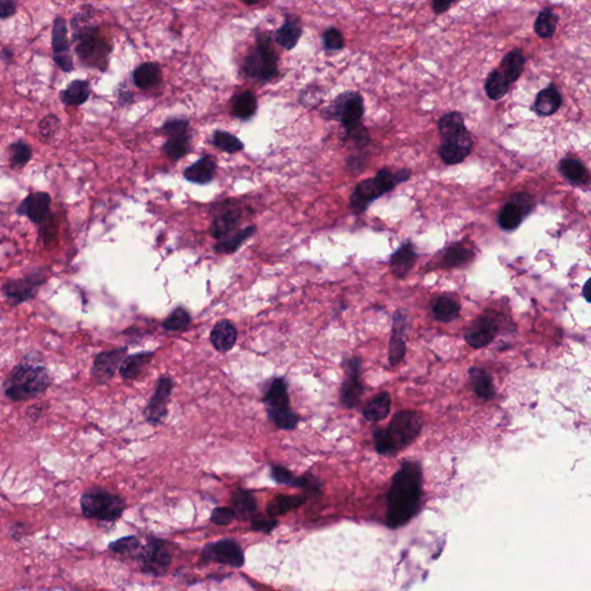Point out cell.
<instances>
[{"mask_svg":"<svg viewBox=\"0 0 591 591\" xmlns=\"http://www.w3.org/2000/svg\"><path fill=\"white\" fill-rule=\"evenodd\" d=\"M405 328V317H402V312H396L393 337L389 344V362L392 366L399 365L405 358L407 346L405 340L402 339Z\"/></svg>","mask_w":591,"mask_h":591,"instance_id":"83f0119b","label":"cell"},{"mask_svg":"<svg viewBox=\"0 0 591 591\" xmlns=\"http://www.w3.org/2000/svg\"><path fill=\"white\" fill-rule=\"evenodd\" d=\"M439 131H440L441 137H444V140L453 139L468 132L462 114L451 111L442 116L439 121Z\"/></svg>","mask_w":591,"mask_h":591,"instance_id":"74e56055","label":"cell"},{"mask_svg":"<svg viewBox=\"0 0 591 591\" xmlns=\"http://www.w3.org/2000/svg\"><path fill=\"white\" fill-rule=\"evenodd\" d=\"M90 83L87 80L76 79L69 82L65 89L59 92V98L62 104L67 107H80L85 104L90 97Z\"/></svg>","mask_w":591,"mask_h":591,"instance_id":"d4e9b609","label":"cell"},{"mask_svg":"<svg viewBox=\"0 0 591 591\" xmlns=\"http://www.w3.org/2000/svg\"><path fill=\"white\" fill-rule=\"evenodd\" d=\"M324 116L328 119L340 121L346 132L353 131L360 126L364 116V98L358 92H344L337 96L328 108L325 109Z\"/></svg>","mask_w":591,"mask_h":591,"instance_id":"ba28073f","label":"cell"},{"mask_svg":"<svg viewBox=\"0 0 591 591\" xmlns=\"http://www.w3.org/2000/svg\"><path fill=\"white\" fill-rule=\"evenodd\" d=\"M134 85L142 90H151L156 86L160 85L162 80V72L160 66L156 62H144L134 69L133 74Z\"/></svg>","mask_w":591,"mask_h":591,"instance_id":"4316f807","label":"cell"},{"mask_svg":"<svg viewBox=\"0 0 591 591\" xmlns=\"http://www.w3.org/2000/svg\"><path fill=\"white\" fill-rule=\"evenodd\" d=\"M0 59L3 60L5 64L7 65H10L13 62L14 59V53L13 50L11 49V48H3L1 51H0Z\"/></svg>","mask_w":591,"mask_h":591,"instance_id":"6125c7cd","label":"cell"},{"mask_svg":"<svg viewBox=\"0 0 591 591\" xmlns=\"http://www.w3.org/2000/svg\"><path fill=\"white\" fill-rule=\"evenodd\" d=\"M51 46H53V59L57 67L62 72L71 73L74 71L71 42L69 39V27L64 18L58 17L53 20V33H51Z\"/></svg>","mask_w":591,"mask_h":591,"instance_id":"4fadbf2b","label":"cell"},{"mask_svg":"<svg viewBox=\"0 0 591 591\" xmlns=\"http://www.w3.org/2000/svg\"><path fill=\"white\" fill-rule=\"evenodd\" d=\"M423 494V473L417 462L408 461L402 464L393 477L387 496L386 524L390 529L405 526L419 513Z\"/></svg>","mask_w":591,"mask_h":591,"instance_id":"6da1fadb","label":"cell"},{"mask_svg":"<svg viewBox=\"0 0 591 591\" xmlns=\"http://www.w3.org/2000/svg\"><path fill=\"white\" fill-rule=\"evenodd\" d=\"M499 332L496 319L491 315H483L475 322L474 326L466 334V341L475 349L484 348L490 344Z\"/></svg>","mask_w":591,"mask_h":591,"instance_id":"d6986e66","label":"cell"},{"mask_svg":"<svg viewBox=\"0 0 591 591\" xmlns=\"http://www.w3.org/2000/svg\"><path fill=\"white\" fill-rule=\"evenodd\" d=\"M469 376H470L471 386L478 399L483 401H490L494 399L496 395L494 380L485 369L471 367L469 369Z\"/></svg>","mask_w":591,"mask_h":591,"instance_id":"4dcf8cb0","label":"cell"},{"mask_svg":"<svg viewBox=\"0 0 591 591\" xmlns=\"http://www.w3.org/2000/svg\"><path fill=\"white\" fill-rule=\"evenodd\" d=\"M201 562H217L240 569L245 564V557L238 543L233 539H222L219 542L210 543L203 548Z\"/></svg>","mask_w":591,"mask_h":591,"instance_id":"7c38bea8","label":"cell"},{"mask_svg":"<svg viewBox=\"0 0 591 591\" xmlns=\"http://www.w3.org/2000/svg\"><path fill=\"white\" fill-rule=\"evenodd\" d=\"M162 133L168 137H178L189 133L190 121L185 118H171L162 126Z\"/></svg>","mask_w":591,"mask_h":591,"instance_id":"f907efd6","label":"cell"},{"mask_svg":"<svg viewBox=\"0 0 591 591\" xmlns=\"http://www.w3.org/2000/svg\"><path fill=\"white\" fill-rule=\"evenodd\" d=\"M48 405L42 402V403H37V405H30L29 408L26 410L27 419H29L33 423H36L39 419H42L44 414H46Z\"/></svg>","mask_w":591,"mask_h":591,"instance_id":"91938a15","label":"cell"},{"mask_svg":"<svg viewBox=\"0 0 591 591\" xmlns=\"http://www.w3.org/2000/svg\"><path fill=\"white\" fill-rule=\"evenodd\" d=\"M562 104V97L558 89L553 83L542 89L536 95L534 102V111L542 117L555 115Z\"/></svg>","mask_w":591,"mask_h":591,"instance_id":"cb8c5ba5","label":"cell"},{"mask_svg":"<svg viewBox=\"0 0 591 591\" xmlns=\"http://www.w3.org/2000/svg\"><path fill=\"white\" fill-rule=\"evenodd\" d=\"M51 206V196L46 192H33L22 200L18 207L19 216H25L30 222L39 226L48 217Z\"/></svg>","mask_w":591,"mask_h":591,"instance_id":"2e32d148","label":"cell"},{"mask_svg":"<svg viewBox=\"0 0 591 591\" xmlns=\"http://www.w3.org/2000/svg\"><path fill=\"white\" fill-rule=\"evenodd\" d=\"M93 10L90 6L89 10L87 6L82 7L81 12L73 17L71 43L74 44V53L83 65L104 72L112 48L100 36V27L89 22Z\"/></svg>","mask_w":591,"mask_h":591,"instance_id":"7a4b0ae2","label":"cell"},{"mask_svg":"<svg viewBox=\"0 0 591 591\" xmlns=\"http://www.w3.org/2000/svg\"><path fill=\"white\" fill-rule=\"evenodd\" d=\"M46 366L32 360L30 353L14 366L3 382V392L12 402H25L44 395L51 386Z\"/></svg>","mask_w":591,"mask_h":591,"instance_id":"3957f363","label":"cell"},{"mask_svg":"<svg viewBox=\"0 0 591 591\" xmlns=\"http://www.w3.org/2000/svg\"><path fill=\"white\" fill-rule=\"evenodd\" d=\"M80 510L82 515L87 519L115 522L124 514L126 503L121 496L110 491L102 487H92L82 494Z\"/></svg>","mask_w":591,"mask_h":591,"instance_id":"5b68a950","label":"cell"},{"mask_svg":"<svg viewBox=\"0 0 591 591\" xmlns=\"http://www.w3.org/2000/svg\"><path fill=\"white\" fill-rule=\"evenodd\" d=\"M258 109V101L257 96L253 93L243 92L235 96L232 101V115L242 121H248L255 115Z\"/></svg>","mask_w":591,"mask_h":591,"instance_id":"8d00e7d4","label":"cell"},{"mask_svg":"<svg viewBox=\"0 0 591 591\" xmlns=\"http://www.w3.org/2000/svg\"><path fill=\"white\" fill-rule=\"evenodd\" d=\"M243 3H245L246 5H253V4L258 3L259 0H242Z\"/></svg>","mask_w":591,"mask_h":591,"instance_id":"e7e4bbea","label":"cell"},{"mask_svg":"<svg viewBox=\"0 0 591 591\" xmlns=\"http://www.w3.org/2000/svg\"><path fill=\"white\" fill-rule=\"evenodd\" d=\"M237 328L229 320H221L212 327L210 342L219 353H228L237 342Z\"/></svg>","mask_w":591,"mask_h":591,"instance_id":"7402d4cb","label":"cell"},{"mask_svg":"<svg viewBox=\"0 0 591 591\" xmlns=\"http://www.w3.org/2000/svg\"><path fill=\"white\" fill-rule=\"evenodd\" d=\"M589 287H590V281L587 282L585 285V287H583V294H585V298L587 299V301H590V297H589Z\"/></svg>","mask_w":591,"mask_h":591,"instance_id":"be15d7a7","label":"cell"},{"mask_svg":"<svg viewBox=\"0 0 591 591\" xmlns=\"http://www.w3.org/2000/svg\"><path fill=\"white\" fill-rule=\"evenodd\" d=\"M128 355V346L107 350L97 353L93 362L90 378L98 385H103L115 376L121 362Z\"/></svg>","mask_w":591,"mask_h":591,"instance_id":"9a60e30c","label":"cell"},{"mask_svg":"<svg viewBox=\"0 0 591 591\" xmlns=\"http://www.w3.org/2000/svg\"><path fill=\"white\" fill-rule=\"evenodd\" d=\"M458 1V0H432V11L437 15H440V14L446 13Z\"/></svg>","mask_w":591,"mask_h":591,"instance_id":"94428289","label":"cell"},{"mask_svg":"<svg viewBox=\"0 0 591 591\" xmlns=\"http://www.w3.org/2000/svg\"><path fill=\"white\" fill-rule=\"evenodd\" d=\"M154 353L144 351V353H133L130 356L125 357L121 366H119V374L125 380H135L140 376L142 369L149 364Z\"/></svg>","mask_w":591,"mask_h":591,"instance_id":"f1b7e54d","label":"cell"},{"mask_svg":"<svg viewBox=\"0 0 591 591\" xmlns=\"http://www.w3.org/2000/svg\"><path fill=\"white\" fill-rule=\"evenodd\" d=\"M141 548H142V544L140 539L135 536H128V537L117 539L115 542L110 543L108 546L109 551H111L112 553L121 555L125 558L134 559V560L137 559Z\"/></svg>","mask_w":591,"mask_h":591,"instance_id":"ee69618b","label":"cell"},{"mask_svg":"<svg viewBox=\"0 0 591 591\" xmlns=\"http://www.w3.org/2000/svg\"><path fill=\"white\" fill-rule=\"evenodd\" d=\"M392 408V396L387 392L379 393L366 405L362 415L366 421L378 423L385 421Z\"/></svg>","mask_w":591,"mask_h":591,"instance_id":"f546056e","label":"cell"},{"mask_svg":"<svg viewBox=\"0 0 591 591\" xmlns=\"http://www.w3.org/2000/svg\"><path fill=\"white\" fill-rule=\"evenodd\" d=\"M559 15L551 7H544L534 22V32L539 39H552L557 32Z\"/></svg>","mask_w":591,"mask_h":591,"instance_id":"d590c367","label":"cell"},{"mask_svg":"<svg viewBox=\"0 0 591 591\" xmlns=\"http://www.w3.org/2000/svg\"><path fill=\"white\" fill-rule=\"evenodd\" d=\"M39 233L42 236L46 246L51 245L56 240L57 226L53 214L50 212L48 217L39 224Z\"/></svg>","mask_w":591,"mask_h":591,"instance_id":"f5cc1de1","label":"cell"},{"mask_svg":"<svg viewBox=\"0 0 591 591\" xmlns=\"http://www.w3.org/2000/svg\"><path fill=\"white\" fill-rule=\"evenodd\" d=\"M135 560L144 574L161 576L170 567L171 555L162 541L151 538L146 545H142Z\"/></svg>","mask_w":591,"mask_h":591,"instance_id":"8fae6325","label":"cell"},{"mask_svg":"<svg viewBox=\"0 0 591 591\" xmlns=\"http://www.w3.org/2000/svg\"><path fill=\"white\" fill-rule=\"evenodd\" d=\"M62 128V121L58 116L50 114L42 118L39 121V133L43 140L49 141L58 134L59 130Z\"/></svg>","mask_w":591,"mask_h":591,"instance_id":"681fc988","label":"cell"},{"mask_svg":"<svg viewBox=\"0 0 591 591\" xmlns=\"http://www.w3.org/2000/svg\"><path fill=\"white\" fill-rule=\"evenodd\" d=\"M360 366L362 362L360 358H353L346 365V376L342 389H341V402L346 408H355L360 403V398L364 393V386L360 381Z\"/></svg>","mask_w":591,"mask_h":591,"instance_id":"e0dca14e","label":"cell"},{"mask_svg":"<svg viewBox=\"0 0 591 591\" xmlns=\"http://www.w3.org/2000/svg\"><path fill=\"white\" fill-rule=\"evenodd\" d=\"M233 519H235V513L232 508H228V507L215 508L210 516V521L216 526H229Z\"/></svg>","mask_w":591,"mask_h":591,"instance_id":"11a10c76","label":"cell"},{"mask_svg":"<svg viewBox=\"0 0 591 591\" xmlns=\"http://www.w3.org/2000/svg\"><path fill=\"white\" fill-rule=\"evenodd\" d=\"M173 390L172 378L161 376L151 401L144 410V419L151 425L162 424L168 417V403Z\"/></svg>","mask_w":591,"mask_h":591,"instance_id":"5bb4252c","label":"cell"},{"mask_svg":"<svg viewBox=\"0 0 591 591\" xmlns=\"http://www.w3.org/2000/svg\"><path fill=\"white\" fill-rule=\"evenodd\" d=\"M526 62L527 58L522 50L514 48L503 56L499 69L503 76H506L510 85H513L522 76Z\"/></svg>","mask_w":591,"mask_h":591,"instance_id":"484cf974","label":"cell"},{"mask_svg":"<svg viewBox=\"0 0 591 591\" xmlns=\"http://www.w3.org/2000/svg\"><path fill=\"white\" fill-rule=\"evenodd\" d=\"M322 42H324L325 49L328 51H340L346 46L344 34L334 27H330L322 35Z\"/></svg>","mask_w":591,"mask_h":591,"instance_id":"816d5d0a","label":"cell"},{"mask_svg":"<svg viewBox=\"0 0 591 591\" xmlns=\"http://www.w3.org/2000/svg\"><path fill=\"white\" fill-rule=\"evenodd\" d=\"M216 168H217V164H216L215 158L210 155H206L196 161V163L186 168V170L184 171V177L191 183L205 185V184H210L214 179Z\"/></svg>","mask_w":591,"mask_h":591,"instance_id":"603a6c76","label":"cell"},{"mask_svg":"<svg viewBox=\"0 0 591 591\" xmlns=\"http://www.w3.org/2000/svg\"><path fill=\"white\" fill-rule=\"evenodd\" d=\"M46 282L44 271H34L25 278L7 280L1 287L7 304L14 307L32 301L36 297L39 290Z\"/></svg>","mask_w":591,"mask_h":591,"instance_id":"30bf717a","label":"cell"},{"mask_svg":"<svg viewBox=\"0 0 591 591\" xmlns=\"http://www.w3.org/2000/svg\"><path fill=\"white\" fill-rule=\"evenodd\" d=\"M231 506L235 517L239 519H251L258 510L257 499L247 490L236 491L232 496Z\"/></svg>","mask_w":591,"mask_h":591,"instance_id":"1f68e13d","label":"cell"},{"mask_svg":"<svg viewBox=\"0 0 591 591\" xmlns=\"http://www.w3.org/2000/svg\"><path fill=\"white\" fill-rule=\"evenodd\" d=\"M191 324V314L184 307H177L163 321V328L168 332H180L186 330Z\"/></svg>","mask_w":591,"mask_h":591,"instance_id":"7dc6e473","label":"cell"},{"mask_svg":"<svg viewBox=\"0 0 591 591\" xmlns=\"http://www.w3.org/2000/svg\"><path fill=\"white\" fill-rule=\"evenodd\" d=\"M257 232V226H246L245 229L239 230L233 235H230L226 238L221 239V242L216 243L214 246V251L217 254H232L242 247L243 244L251 238L252 236Z\"/></svg>","mask_w":591,"mask_h":591,"instance_id":"e575fe53","label":"cell"},{"mask_svg":"<svg viewBox=\"0 0 591 591\" xmlns=\"http://www.w3.org/2000/svg\"><path fill=\"white\" fill-rule=\"evenodd\" d=\"M530 198L526 194H519L503 207L499 214V226L505 230H514L519 226L523 216L531 210Z\"/></svg>","mask_w":591,"mask_h":591,"instance_id":"ffe728a7","label":"cell"},{"mask_svg":"<svg viewBox=\"0 0 591 591\" xmlns=\"http://www.w3.org/2000/svg\"><path fill=\"white\" fill-rule=\"evenodd\" d=\"M473 257H474V252L469 248L461 245L451 246L448 248V251L444 254V265L448 267H458L470 261Z\"/></svg>","mask_w":591,"mask_h":591,"instance_id":"c3c4849f","label":"cell"},{"mask_svg":"<svg viewBox=\"0 0 591 591\" xmlns=\"http://www.w3.org/2000/svg\"><path fill=\"white\" fill-rule=\"evenodd\" d=\"M435 319L441 322H451L460 315L461 306L451 297H440L432 307Z\"/></svg>","mask_w":591,"mask_h":591,"instance_id":"7bdbcfd3","label":"cell"},{"mask_svg":"<svg viewBox=\"0 0 591 591\" xmlns=\"http://www.w3.org/2000/svg\"><path fill=\"white\" fill-rule=\"evenodd\" d=\"M306 501L305 496H278L271 500L267 507L268 515L271 517L285 515L290 510H296Z\"/></svg>","mask_w":591,"mask_h":591,"instance_id":"ab89813d","label":"cell"},{"mask_svg":"<svg viewBox=\"0 0 591 591\" xmlns=\"http://www.w3.org/2000/svg\"><path fill=\"white\" fill-rule=\"evenodd\" d=\"M278 519L275 517L271 519H252V529L255 531H260L264 534H271L278 526Z\"/></svg>","mask_w":591,"mask_h":591,"instance_id":"9f6ffc18","label":"cell"},{"mask_svg":"<svg viewBox=\"0 0 591 591\" xmlns=\"http://www.w3.org/2000/svg\"><path fill=\"white\" fill-rule=\"evenodd\" d=\"M162 149H163V153L167 155L168 158L172 162H177L180 158H183L184 156H186L187 154L190 153V133L169 137Z\"/></svg>","mask_w":591,"mask_h":591,"instance_id":"b9f144b4","label":"cell"},{"mask_svg":"<svg viewBox=\"0 0 591 591\" xmlns=\"http://www.w3.org/2000/svg\"><path fill=\"white\" fill-rule=\"evenodd\" d=\"M396 184H399L396 175H393L389 170L379 171L374 178L365 179L357 185L350 196V208L353 212H364L369 203L393 190Z\"/></svg>","mask_w":591,"mask_h":591,"instance_id":"9c48e42d","label":"cell"},{"mask_svg":"<svg viewBox=\"0 0 591 591\" xmlns=\"http://www.w3.org/2000/svg\"><path fill=\"white\" fill-rule=\"evenodd\" d=\"M262 401L268 417L278 428L290 431L297 426L299 417L291 410L287 382L283 378H276L269 383Z\"/></svg>","mask_w":591,"mask_h":591,"instance_id":"8992f818","label":"cell"},{"mask_svg":"<svg viewBox=\"0 0 591 591\" xmlns=\"http://www.w3.org/2000/svg\"><path fill=\"white\" fill-rule=\"evenodd\" d=\"M559 169L562 175L571 180L572 183L583 184L589 183V172L587 168L578 160H562L559 165Z\"/></svg>","mask_w":591,"mask_h":591,"instance_id":"f6af8a7d","label":"cell"},{"mask_svg":"<svg viewBox=\"0 0 591 591\" xmlns=\"http://www.w3.org/2000/svg\"><path fill=\"white\" fill-rule=\"evenodd\" d=\"M271 477L276 483L298 487V477L294 476L290 470L282 466H271Z\"/></svg>","mask_w":591,"mask_h":591,"instance_id":"db71d44e","label":"cell"},{"mask_svg":"<svg viewBox=\"0 0 591 591\" xmlns=\"http://www.w3.org/2000/svg\"><path fill=\"white\" fill-rule=\"evenodd\" d=\"M17 12V0H0V19H10L14 17Z\"/></svg>","mask_w":591,"mask_h":591,"instance_id":"680465c9","label":"cell"},{"mask_svg":"<svg viewBox=\"0 0 591 591\" xmlns=\"http://www.w3.org/2000/svg\"><path fill=\"white\" fill-rule=\"evenodd\" d=\"M28 530H29V526L27 523L18 521V522L11 524L10 528H8V535L15 542H20L21 539L28 536Z\"/></svg>","mask_w":591,"mask_h":591,"instance_id":"6f0895ef","label":"cell"},{"mask_svg":"<svg viewBox=\"0 0 591 591\" xmlns=\"http://www.w3.org/2000/svg\"><path fill=\"white\" fill-rule=\"evenodd\" d=\"M510 86L512 85L508 82L506 76H503L499 69H496L489 73L484 87H485L487 97L492 101H499L506 96Z\"/></svg>","mask_w":591,"mask_h":591,"instance_id":"f35d334b","label":"cell"},{"mask_svg":"<svg viewBox=\"0 0 591 591\" xmlns=\"http://www.w3.org/2000/svg\"><path fill=\"white\" fill-rule=\"evenodd\" d=\"M423 419L419 412L405 410L394 415L387 428H378L373 433L376 453L394 456L408 447L421 433Z\"/></svg>","mask_w":591,"mask_h":591,"instance_id":"277c9868","label":"cell"},{"mask_svg":"<svg viewBox=\"0 0 591 591\" xmlns=\"http://www.w3.org/2000/svg\"><path fill=\"white\" fill-rule=\"evenodd\" d=\"M212 144L224 153L235 154L244 149V144L238 137L226 131H215L212 134Z\"/></svg>","mask_w":591,"mask_h":591,"instance_id":"bcb514c9","label":"cell"},{"mask_svg":"<svg viewBox=\"0 0 591 591\" xmlns=\"http://www.w3.org/2000/svg\"><path fill=\"white\" fill-rule=\"evenodd\" d=\"M416 261V252L412 244H405L393 254L390 268L396 278H405Z\"/></svg>","mask_w":591,"mask_h":591,"instance_id":"836d02e7","label":"cell"},{"mask_svg":"<svg viewBox=\"0 0 591 591\" xmlns=\"http://www.w3.org/2000/svg\"><path fill=\"white\" fill-rule=\"evenodd\" d=\"M226 208H222V210L214 217L210 224V232L212 238H226L228 236L231 235V232L237 229V226L242 221V208L229 206V203H226Z\"/></svg>","mask_w":591,"mask_h":591,"instance_id":"ac0fdd59","label":"cell"},{"mask_svg":"<svg viewBox=\"0 0 591 591\" xmlns=\"http://www.w3.org/2000/svg\"><path fill=\"white\" fill-rule=\"evenodd\" d=\"M278 55L271 46V39L259 37L255 49L244 62V72L248 78L260 82L271 81L278 74Z\"/></svg>","mask_w":591,"mask_h":591,"instance_id":"52a82bcc","label":"cell"},{"mask_svg":"<svg viewBox=\"0 0 591 591\" xmlns=\"http://www.w3.org/2000/svg\"><path fill=\"white\" fill-rule=\"evenodd\" d=\"M301 33H303V29H301L299 20L289 18L278 28L275 39L283 49L290 51V50L294 49V46H297L299 39H301Z\"/></svg>","mask_w":591,"mask_h":591,"instance_id":"d6a6232c","label":"cell"},{"mask_svg":"<svg viewBox=\"0 0 591 591\" xmlns=\"http://www.w3.org/2000/svg\"><path fill=\"white\" fill-rule=\"evenodd\" d=\"M471 147L473 140L470 133L466 132L458 137L444 140L439 148V154L444 163L458 164L466 160V157L470 154Z\"/></svg>","mask_w":591,"mask_h":591,"instance_id":"44dd1931","label":"cell"},{"mask_svg":"<svg viewBox=\"0 0 591 591\" xmlns=\"http://www.w3.org/2000/svg\"><path fill=\"white\" fill-rule=\"evenodd\" d=\"M33 157V149L26 141L17 140L8 146V161L11 167L20 170L29 163Z\"/></svg>","mask_w":591,"mask_h":591,"instance_id":"60d3db41","label":"cell"}]
</instances>
